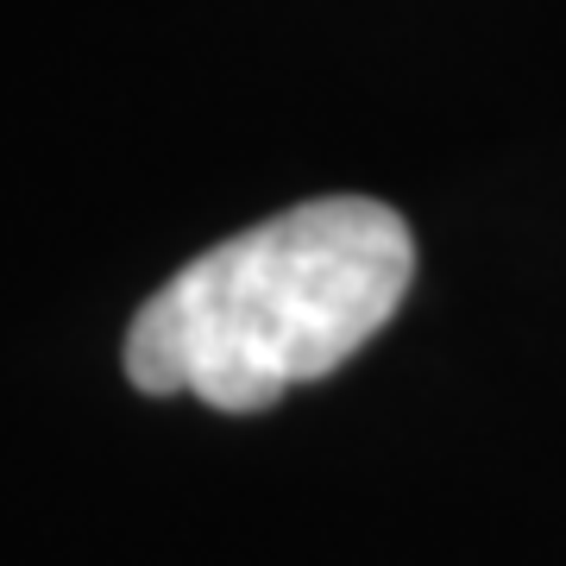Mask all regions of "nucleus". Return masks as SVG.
Returning a JSON list of instances; mask_svg holds the SVG:
<instances>
[{"instance_id":"obj_1","label":"nucleus","mask_w":566,"mask_h":566,"mask_svg":"<svg viewBox=\"0 0 566 566\" xmlns=\"http://www.w3.org/2000/svg\"><path fill=\"white\" fill-rule=\"evenodd\" d=\"M409 277L416 240L390 202H296L164 277L126 327V378L227 416L271 409L353 359L397 315Z\"/></svg>"}]
</instances>
